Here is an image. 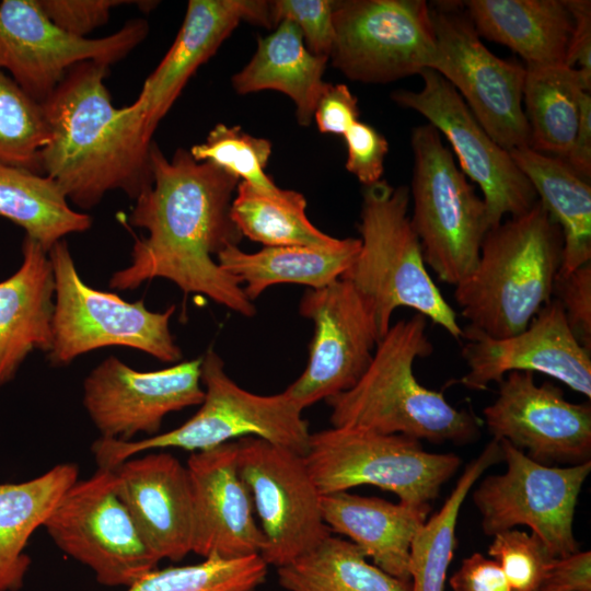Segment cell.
Returning a JSON list of instances; mask_svg holds the SVG:
<instances>
[{"instance_id": "6da1fadb", "label": "cell", "mask_w": 591, "mask_h": 591, "mask_svg": "<svg viewBox=\"0 0 591 591\" xmlns=\"http://www.w3.org/2000/svg\"><path fill=\"white\" fill-rule=\"evenodd\" d=\"M150 159L152 185L136 199L128 218L148 235L136 239L130 264L112 275L109 287L132 290L165 278L184 293L204 294L253 316L256 309L243 287L212 258L243 236L230 216L239 178L196 161L185 149L170 160L153 142Z\"/></svg>"}, {"instance_id": "7a4b0ae2", "label": "cell", "mask_w": 591, "mask_h": 591, "mask_svg": "<svg viewBox=\"0 0 591 591\" xmlns=\"http://www.w3.org/2000/svg\"><path fill=\"white\" fill-rule=\"evenodd\" d=\"M108 69L95 61L71 67L43 103L50 140L40 151L42 173L83 209L112 190L136 200L152 185L153 141L137 111L113 105Z\"/></svg>"}, {"instance_id": "3957f363", "label": "cell", "mask_w": 591, "mask_h": 591, "mask_svg": "<svg viewBox=\"0 0 591 591\" xmlns=\"http://www.w3.org/2000/svg\"><path fill=\"white\" fill-rule=\"evenodd\" d=\"M432 351L422 314L391 324L359 381L326 399L332 427H357L434 443L472 441L478 434L479 418L455 408L442 392L425 387L414 374L415 360Z\"/></svg>"}, {"instance_id": "277c9868", "label": "cell", "mask_w": 591, "mask_h": 591, "mask_svg": "<svg viewBox=\"0 0 591 591\" xmlns=\"http://www.w3.org/2000/svg\"><path fill=\"white\" fill-rule=\"evenodd\" d=\"M563 248L561 230L540 200L490 228L475 269L455 286L465 327L497 339L525 329L553 299Z\"/></svg>"}, {"instance_id": "5b68a950", "label": "cell", "mask_w": 591, "mask_h": 591, "mask_svg": "<svg viewBox=\"0 0 591 591\" xmlns=\"http://www.w3.org/2000/svg\"><path fill=\"white\" fill-rule=\"evenodd\" d=\"M409 201L407 186L394 187L381 179L364 188L358 224L360 250L343 278L370 305L380 338L390 328L394 311L406 306L459 340L463 328L427 271L408 216Z\"/></svg>"}, {"instance_id": "8992f818", "label": "cell", "mask_w": 591, "mask_h": 591, "mask_svg": "<svg viewBox=\"0 0 591 591\" xmlns=\"http://www.w3.org/2000/svg\"><path fill=\"white\" fill-rule=\"evenodd\" d=\"M204 399L200 408L175 429L139 440L99 438L92 451L100 468L114 470L142 452L176 448L205 451L233 439L256 437L300 455L308 451L310 432L302 409L283 391L258 395L239 386L212 349L201 358Z\"/></svg>"}, {"instance_id": "52a82bcc", "label": "cell", "mask_w": 591, "mask_h": 591, "mask_svg": "<svg viewBox=\"0 0 591 591\" xmlns=\"http://www.w3.org/2000/svg\"><path fill=\"white\" fill-rule=\"evenodd\" d=\"M410 147V222L426 266L441 281L455 287L477 265L483 240L490 229L487 208L432 125L415 127Z\"/></svg>"}, {"instance_id": "ba28073f", "label": "cell", "mask_w": 591, "mask_h": 591, "mask_svg": "<svg viewBox=\"0 0 591 591\" xmlns=\"http://www.w3.org/2000/svg\"><path fill=\"white\" fill-rule=\"evenodd\" d=\"M303 457L321 495L372 485L413 507L430 506L461 465L454 453L427 452L417 439L357 427L311 433Z\"/></svg>"}, {"instance_id": "9c48e42d", "label": "cell", "mask_w": 591, "mask_h": 591, "mask_svg": "<svg viewBox=\"0 0 591 591\" xmlns=\"http://www.w3.org/2000/svg\"><path fill=\"white\" fill-rule=\"evenodd\" d=\"M55 282L53 339L48 360L68 366L79 356L105 347H128L163 362L182 359L170 329L175 305L154 312L142 300L128 302L96 290L80 277L65 240L48 252Z\"/></svg>"}, {"instance_id": "30bf717a", "label": "cell", "mask_w": 591, "mask_h": 591, "mask_svg": "<svg viewBox=\"0 0 591 591\" xmlns=\"http://www.w3.org/2000/svg\"><path fill=\"white\" fill-rule=\"evenodd\" d=\"M332 65L348 79L386 84L433 69L438 48L424 0H339L333 4Z\"/></svg>"}, {"instance_id": "8fae6325", "label": "cell", "mask_w": 591, "mask_h": 591, "mask_svg": "<svg viewBox=\"0 0 591 591\" xmlns=\"http://www.w3.org/2000/svg\"><path fill=\"white\" fill-rule=\"evenodd\" d=\"M55 544L89 567L105 587H129L158 568L160 558L117 495L113 470L77 480L44 524Z\"/></svg>"}, {"instance_id": "7c38bea8", "label": "cell", "mask_w": 591, "mask_h": 591, "mask_svg": "<svg viewBox=\"0 0 591 591\" xmlns=\"http://www.w3.org/2000/svg\"><path fill=\"white\" fill-rule=\"evenodd\" d=\"M497 441L507 470L487 476L473 493L484 533L494 536L526 525L554 557L578 552L573 517L591 461L567 467L545 465L507 440Z\"/></svg>"}, {"instance_id": "4fadbf2b", "label": "cell", "mask_w": 591, "mask_h": 591, "mask_svg": "<svg viewBox=\"0 0 591 591\" xmlns=\"http://www.w3.org/2000/svg\"><path fill=\"white\" fill-rule=\"evenodd\" d=\"M236 461L265 537L260 557L281 567L331 535L303 455L256 437L237 439Z\"/></svg>"}, {"instance_id": "5bb4252c", "label": "cell", "mask_w": 591, "mask_h": 591, "mask_svg": "<svg viewBox=\"0 0 591 591\" xmlns=\"http://www.w3.org/2000/svg\"><path fill=\"white\" fill-rule=\"evenodd\" d=\"M148 31V23L137 19L104 37H78L58 27L38 0H2L0 70L43 104L71 67L84 61L112 66L143 42Z\"/></svg>"}, {"instance_id": "9a60e30c", "label": "cell", "mask_w": 591, "mask_h": 591, "mask_svg": "<svg viewBox=\"0 0 591 591\" xmlns=\"http://www.w3.org/2000/svg\"><path fill=\"white\" fill-rule=\"evenodd\" d=\"M438 56L433 71L460 94L485 131L505 150L530 146L523 109L525 67L494 55L467 14L432 10Z\"/></svg>"}, {"instance_id": "2e32d148", "label": "cell", "mask_w": 591, "mask_h": 591, "mask_svg": "<svg viewBox=\"0 0 591 591\" xmlns=\"http://www.w3.org/2000/svg\"><path fill=\"white\" fill-rule=\"evenodd\" d=\"M420 76L421 89L396 90L392 100L422 115L448 139L459 167L483 193L489 228L502 222L505 216L529 211L538 198L510 152L485 131L460 94L438 72L426 69Z\"/></svg>"}, {"instance_id": "e0dca14e", "label": "cell", "mask_w": 591, "mask_h": 591, "mask_svg": "<svg viewBox=\"0 0 591 591\" xmlns=\"http://www.w3.org/2000/svg\"><path fill=\"white\" fill-rule=\"evenodd\" d=\"M314 334L302 374L285 392L302 410L351 389L369 367L380 334L374 314L346 278L308 289L299 306Z\"/></svg>"}, {"instance_id": "ac0fdd59", "label": "cell", "mask_w": 591, "mask_h": 591, "mask_svg": "<svg viewBox=\"0 0 591 591\" xmlns=\"http://www.w3.org/2000/svg\"><path fill=\"white\" fill-rule=\"evenodd\" d=\"M204 394L201 358L138 371L111 356L83 382V405L101 438L121 441L155 436L167 414L200 405Z\"/></svg>"}, {"instance_id": "d6986e66", "label": "cell", "mask_w": 591, "mask_h": 591, "mask_svg": "<svg viewBox=\"0 0 591 591\" xmlns=\"http://www.w3.org/2000/svg\"><path fill=\"white\" fill-rule=\"evenodd\" d=\"M498 385L496 399L483 410L495 440H507L545 465L590 461V403L567 401L558 386L536 384L529 371L509 372Z\"/></svg>"}, {"instance_id": "ffe728a7", "label": "cell", "mask_w": 591, "mask_h": 591, "mask_svg": "<svg viewBox=\"0 0 591 591\" xmlns=\"http://www.w3.org/2000/svg\"><path fill=\"white\" fill-rule=\"evenodd\" d=\"M462 357L467 372L460 382L471 390H485L512 371L547 374L588 399L591 398V351L571 332L561 304L552 299L522 332L491 338L464 327Z\"/></svg>"}, {"instance_id": "44dd1931", "label": "cell", "mask_w": 591, "mask_h": 591, "mask_svg": "<svg viewBox=\"0 0 591 591\" xmlns=\"http://www.w3.org/2000/svg\"><path fill=\"white\" fill-rule=\"evenodd\" d=\"M186 468L194 509L192 553L224 559L259 555L265 537L239 472L235 441L192 452Z\"/></svg>"}, {"instance_id": "7402d4cb", "label": "cell", "mask_w": 591, "mask_h": 591, "mask_svg": "<svg viewBox=\"0 0 591 591\" xmlns=\"http://www.w3.org/2000/svg\"><path fill=\"white\" fill-rule=\"evenodd\" d=\"M274 24L270 1L190 0L182 26L167 53L143 82L130 106L143 119L150 139L184 86L241 22Z\"/></svg>"}, {"instance_id": "603a6c76", "label": "cell", "mask_w": 591, "mask_h": 591, "mask_svg": "<svg viewBox=\"0 0 591 591\" xmlns=\"http://www.w3.org/2000/svg\"><path fill=\"white\" fill-rule=\"evenodd\" d=\"M146 453L113 470L116 491L160 560L178 561L193 548L194 509L188 472L170 453Z\"/></svg>"}, {"instance_id": "cb8c5ba5", "label": "cell", "mask_w": 591, "mask_h": 591, "mask_svg": "<svg viewBox=\"0 0 591 591\" xmlns=\"http://www.w3.org/2000/svg\"><path fill=\"white\" fill-rule=\"evenodd\" d=\"M55 282L48 253L33 239L22 243V263L0 281V386L26 357L51 346Z\"/></svg>"}, {"instance_id": "d4e9b609", "label": "cell", "mask_w": 591, "mask_h": 591, "mask_svg": "<svg viewBox=\"0 0 591 591\" xmlns=\"http://www.w3.org/2000/svg\"><path fill=\"white\" fill-rule=\"evenodd\" d=\"M321 510L328 529L349 537L376 567L410 580V545L430 506L413 507L337 491L321 495Z\"/></svg>"}, {"instance_id": "484cf974", "label": "cell", "mask_w": 591, "mask_h": 591, "mask_svg": "<svg viewBox=\"0 0 591 591\" xmlns=\"http://www.w3.org/2000/svg\"><path fill=\"white\" fill-rule=\"evenodd\" d=\"M479 37L518 54L525 67L565 65L572 15L565 0H468Z\"/></svg>"}, {"instance_id": "4316f807", "label": "cell", "mask_w": 591, "mask_h": 591, "mask_svg": "<svg viewBox=\"0 0 591 591\" xmlns=\"http://www.w3.org/2000/svg\"><path fill=\"white\" fill-rule=\"evenodd\" d=\"M327 62L328 57L310 51L296 24L285 20L273 33L258 38L255 54L231 82L239 94L275 90L288 95L296 105L298 123L306 127L327 85L323 81Z\"/></svg>"}, {"instance_id": "83f0119b", "label": "cell", "mask_w": 591, "mask_h": 591, "mask_svg": "<svg viewBox=\"0 0 591 591\" xmlns=\"http://www.w3.org/2000/svg\"><path fill=\"white\" fill-rule=\"evenodd\" d=\"M360 239H340L332 247L265 246L256 253L231 245L217 255L218 265L231 275L253 302L267 288L297 283L309 289L323 288L341 278L354 264Z\"/></svg>"}, {"instance_id": "f1b7e54d", "label": "cell", "mask_w": 591, "mask_h": 591, "mask_svg": "<svg viewBox=\"0 0 591 591\" xmlns=\"http://www.w3.org/2000/svg\"><path fill=\"white\" fill-rule=\"evenodd\" d=\"M78 476L77 464L60 463L33 479L0 484V591L23 587L31 565L27 542Z\"/></svg>"}, {"instance_id": "f546056e", "label": "cell", "mask_w": 591, "mask_h": 591, "mask_svg": "<svg viewBox=\"0 0 591 591\" xmlns=\"http://www.w3.org/2000/svg\"><path fill=\"white\" fill-rule=\"evenodd\" d=\"M510 154L561 230L564 248L558 273H569L591 262L590 181L564 160L530 147L514 149Z\"/></svg>"}, {"instance_id": "4dcf8cb0", "label": "cell", "mask_w": 591, "mask_h": 591, "mask_svg": "<svg viewBox=\"0 0 591 591\" xmlns=\"http://www.w3.org/2000/svg\"><path fill=\"white\" fill-rule=\"evenodd\" d=\"M590 91L591 77L578 69L566 65L525 67L523 109L529 147L564 160L578 130L582 95Z\"/></svg>"}, {"instance_id": "1f68e13d", "label": "cell", "mask_w": 591, "mask_h": 591, "mask_svg": "<svg viewBox=\"0 0 591 591\" xmlns=\"http://www.w3.org/2000/svg\"><path fill=\"white\" fill-rule=\"evenodd\" d=\"M0 216L23 228L47 253L65 236L89 230L92 219L73 210L49 176L0 164Z\"/></svg>"}, {"instance_id": "d6a6232c", "label": "cell", "mask_w": 591, "mask_h": 591, "mask_svg": "<svg viewBox=\"0 0 591 591\" xmlns=\"http://www.w3.org/2000/svg\"><path fill=\"white\" fill-rule=\"evenodd\" d=\"M366 558L352 542L329 535L278 567V582L288 591H412L410 580L393 577Z\"/></svg>"}, {"instance_id": "836d02e7", "label": "cell", "mask_w": 591, "mask_h": 591, "mask_svg": "<svg viewBox=\"0 0 591 591\" xmlns=\"http://www.w3.org/2000/svg\"><path fill=\"white\" fill-rule=\"evenodd\" d=\"M305 197L290 189L263 192L240 182L230 216L242 235L265 246L332 247L340 239L318 230L306 217Z\"/></svg>"}, {"instance_id": "e575fe53", "label": "cell", "mask_w": 591, "mask_h": 591, "mask_svg": "<svg viewBox=\"0 0 591 591\" xmlns=\"http://www.w3.org/2000/svg\"><path fill=\"white\" fill-rule=\"evenodd\" d=\"M502 460L501 447L493 439L466 465L440 510L417 531L410 545L412 591H444L448 568L456 546L455 528L461 506L482 474Z\"/></svg>"}, {"instance_id": "d590c367", "label": "cell", "mask_w": 591, "mask_h": 591, "mask_svg": "<svg viewBox=\"0 0 591 591\" xmlns=\"http://www.w3.org/2000/svg\"><path fill=\"white\" fill-rule=\"evenodd\" d=\"M267 566L260 555L210 556L194 565L154 568L127 591H254L264 581Z\"/></svg>"}, {"instance_id": "8d00e7d4", "label": "cell", "mask_w": 591, "mask_h": 591, "mask_svg": "<svg viewBox=\"0 0 591 591\" xmlns=\"http://www.w3.org/2000/svg\"><path fill=\"white\" fill-rule=\"evenodd\" d=\"M49 140L43 104L0 70V164L43 174L40 151Z\"/></svg>"}, {"instance_id": "74e56055", "label": "cell", "mask_w": 591, "mask_h": 591, "mask_svg": "<svg viewBox=\"0 0 591 591\" xmlns=\"http://www.w3.org/2000/svg\"><path fill=\"white\" fill-rule=\"evenodd\" d=\"M198 162H210L242 182L273 194L280 188L265 173L271 154L267 139L254 137L240 126L217 124L202 143L189 150Z\"/></svg>"}, {"instance_id": "f35d334b", "label": "cell", "mask_w": 591, "mask_h": 591, "mask_svg": "<svg viewBox=\"0 0 591 591\" xmlns=\"http://www.w3.org/2000/svg\"><path fill=\"white\" fill-rule=\"evenodd\" d=\"M488 554L500 565L511 591H537L555 558L537 535L514 529L494 535Z\"/></svg>"}, {"instance_id": "ab89813d", "label": "cell", "mask_w": 591, "mask_h": 591, "mask_svg": "<svg viewBox=\"0 0 591 591\" xmlns=\"http://www.w3.org/2000/svg\"><path fill=\"white\" fill-rule=\"evenodd\" d=\"M333 4V0H275L270 9L275 25L292 22L310 51L328 57L335 38Z\"/></svg>"}, {"instance_id": "60d3db41", "label": "cell", "mask_w": 591, "mask_h": 591, "mask_svg": "<svg viewBox=\"0 0 591 591\" xmlns=\"http://www.w3.org/2000/svg\"><path fill=\"white\" fill-rule=\"evenodd\" d=\"M553 298L563 306L578 341L591 351V262L569 273H558Z\"/></svg>"}, {"instance_id": "b9f144b4", "label": "cell", "mask_w": 591, "mask_h": 591, "mask_svg": "<svg viewBox=\"0 0 591 591\" xmlns=\"http://www.w3.org/2000/svg\"><path fill=\"white\" fill-rule=\"evenodd\" d=\"M347 147L346 169L366 187L381 181L389 142L372 126L357 121L344 135Z\"/></svg>"}, {"instance_id": "7bdbcfd3", "label": "cell", "mask_w": 591, "mask_h": 591, "mask_svg": "<svg viewBox=\"0 0 591 591\" xmlns=\"http://www.w3.org/2000/svg\"><path fill=\"white\" fill-rule=\"evenodd\" d=\"M45 14L61 30L78 36L86 35L105 24L111 11L135 1L120 0H38Z\"/></svg>"}, {"instance_id": "ee69618b", "label": "cell", "mask_w": 591, "mask_h": 591, "mask_svg": "<svg viewBox=\"0 0 591 591\" xmlns=\"http://www.w3.org/2000/svg\"><path fill=\"white\" fill-rule=\"evenodd\" d=\"M359 114L358 100L347 85L327 83L313 117L321 132L344 136Z\"/></svg>"}, {"instance_id": "f6af8a7d", "label": "cell", "mask_w": 591, "mask_h": 591, "mask_svg": "<svg viewBox=\"0 0 591 591\" xmlns=\"http://www.w3.org/2000/svg\"><path fill=\"white\" fill-rule=\"evenodd\" d=\"M450 587L453 591H511L500 565L479 553L462 560L450 578Z\"/></svg>"}, {"instance_id": "bcb514c9", "label": "cell", "mask_w": 591, "mask_h": 591, "mask_svg": "<svg viewBox=\"0 0 591 591\" xmlns=\"http://www.w3.org/2000/svg\"><path fill=\"white\" fill-rule=\"evenodd\" d=\"M538 590L591 591V553L576 552L553 558Z\"/></svg>"}, {"instance_id": "7dc6e473", "label": "cell", "mask_w": 591, "mask_h": 591, "mask_svg": "<svg viewBox=\"0 0 591 591\" xmlns=\"http://www.w3.org/2000/svg\"><path fill=\"white\" fill-rule=\"evenodd\" d=\"M565 1L573 20L565 65L591 77V2Z\"/></svg>"}, {"instance_id": "c3c4849f", "label": "cell", "mask_w": 591, "mask_h": 591, "mask_svg": "<svg viewBox=\"0 0 591 591\" xmlns=\"http://www.w3.org/2000/svg\"><path fill=\"white\" fill-rule=\"evenodd\" d=\"M564 161L581 177H591V94L581 100V113L573 143Z\"/></svg>"}, {"instance_id": "681fc988", "label": "cell", "mask_w": 591, "mask_h": 591, "mask_svg": "<svg viewBox=\"0 0 591 591\" xmlns=\"http://www.w3.org/2000/svg\"><path fill=\"white\" fill-rule=\"evenodd\" d=\"M537 591H544V590H537Z\"/></svg>"}]
</instances>
